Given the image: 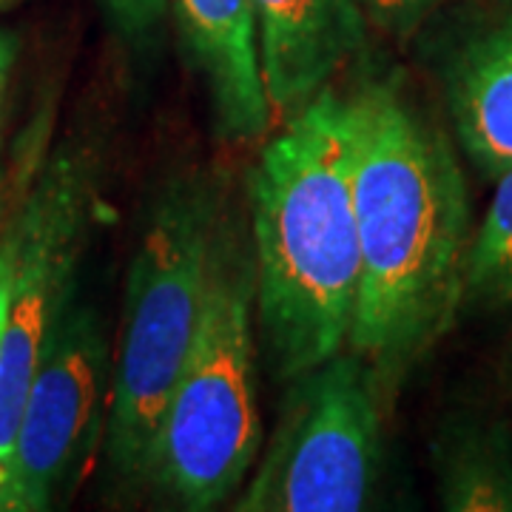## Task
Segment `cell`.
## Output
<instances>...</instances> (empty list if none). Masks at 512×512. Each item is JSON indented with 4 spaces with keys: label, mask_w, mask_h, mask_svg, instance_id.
Masks as SVG:
<instances>
[{
    "label": "cell",
    "mask_w": 512,
    "mask_h": 512,
    "mask_svg": "<svg viewBox=\"0 0 512 512\" xmlns=\"http://www.w3.org/2000/svg\"><path fill=\"white\" fill-rule=\"evenodd\" d=\"M15 55H18V40L12 32L0 29V117H3V97H6V83L15 66Z\"/></svg>",
    "instance_id": "obj_17"
},
{
    "label": "cell",
    "mask_w": 512,
    "mask_h": 512,
    "mask_svg": "<svg viewBox=\"0 0 512 512\" xmlns=\"http://www.w3.org/2000/svg\"><path fill=\"white\" fill-rule=\"evenodd\" d=\"M100 191V154L69 140L37 165L15 214V259L0 353V467L46 339L72 305Z\"/></svg>",
    "instance_id": "obj_6"
},
{
    "label": "cell",
    "mask_w": 512,
    "mask_h": 512,
    "mask_svg": "<svg viewBox=\"0 0 512 512\" xmlns=\"http://www.w3.org/2000/svg\"><path fill=\"white\" fill-rule=\"evenodd\" d=\"M239 512H359L382 473L384 404L365 362L339 350L288 379Z\"/></svg>",
    "instance_id": "obj_5"
},
{
    "label": "cell",
    "mask_w": 512,
    "mask_h": 512,
    "mask_svg": "<svg viewBox=\"0 0 512 512\" xmlns=\"http://www.w3.org/2000/svg\"><path fill=\"white\" fill-rule=\"evenodd\" d=\"M367 23L387 37L404 40L439 9L444 0H356Z\"/></svg>",
    "instance_id": "obj_13"
},
{
    "label": "cell",
    "mask_w": 512,
    "mask_h": 512,
    "mask_svg": "<svg viewBox=\"0 0 512 512\" xmlns=\"http://www.w3.org/2000/svg\"><path fill=\"white\" fill-rule=\"evenodd\" d=\"M256 328L279 379L348 348L359 299L348 97L325 92L285 120L251 180Z\"/></svg>",
    "instance_id": "obj_2"
},
{
    "label": "cell",
    "mask_w": 512,
    "mask_h": 512,
    "mask_svg": "<svg viewBox=\"0 0 512 512\" xmlns=\"http://www.w3.org/2000/svg\"><path fill=\"white\" fill-rule=\"evenodd\" d=\"M100 6L109 12L120 35L137 46L151 43L168 18V0H100Z\"/></svg>",
    "instance_id": "obj_14"
},
{
    "label": "cell",
    "mask_w": 512,
    "mask_h": 512,
    "mask_svg": "<svg viewBox=\"0 0 512 512\" xmlns=\"http://www.w3.org/2000/svg\"><path fill=\"white\" fill-rule=\"evenodd\" d=\"M18 214V208H15ZM15 214L0 237V353H3V328H6V305H9V279H12V259H15Z\"/></svg>",
    "instance_id": "obj_15"
},
{
    "label": "cell",
    "mask_w": 512,
    "mask_h": 512,
    "mask_svg": "<svg viewBox=\"0 0 512 512\" xmlns=\"http://www.w3.org/2000/svg\"><path fill=\"white\" fill-rule=\"evenodd\" d=\"M447 106L458 143L487 174L512 168V0L481 20L447 66Z\"/></svg>",
    "instance_id": "obj_10"
},
{
    "label": "cell",
    "mask_w": 512,
    "mask_h": 512,
    "mask_svg": "<svg viewBox=\"0 0 512 512\" xmlns=\"http://www.w3.org/2000/svg\"><path fill=\"white\" fill-rule=\"evenodd\" d=\"M220 211L217 188L200 174L174 177L131 259L103 427L109 464L128 484L146 481L165 404L197 339Z\"/></svg>",
    "instance_id": "obj_4"
},
{
    "label": "cell",
    "mask_w": 512,
    "mask_h": 512,
    "mask_svg": "<svg viewBox=\"0 0 512 512\" xmlns=\"http://www.w3.org/2000/svg\"><path fill=\"white\" fill-rule=\"evenodd\" d=\"M168 15L205 83L217 137L231 146L265 140L274 111L259 69L251 0H168Z\"/></svg>",
    "instance_id": "obj_9"
},
{
    "label": "cell",
    "mask_w": 512,
    "mask_h": 512,
    "mask_svg": "<svg viewBox=\"0 0 512 512\" xmlns=\"http://www.w3.org/2000/svg\"><path fill=\"white\" fill-rule=\"evenodd\" d=\"M111 387V350L103 319L72 305L46 339L20 407L12 450L0 467V512H40L92 450Z\"/></svg>",
    "instance_id": "obj_7"
},
{
    "label": "cell",
    "mask_w": 512,
    "mask_h": 512,
    "mask_svg": "<svg viewBox=\"0 0 512 512\" xmlns=\"http://www.w3.org/2000/svg\"><path fill=\"white\" fill-rule=\"evenodd\" d=\"M37 165V163H32ZM29 165V168H32ZM29 168H26V174H20V177H15V185H3L0 188V237H3V231H6V225H9V220H12V214H15V208L20 205V200H23V180L29 177Z\"/></svg>",
    "instance_id": "obj_16"
},
{
    "label": "cell",
    "mask_w": 512,
    "mask_h": 512,
    "mask_svg": "<svg viewBox=\"0 0 512 512\" xmlns=\"http://www.w3.org/2000/svg\"><path fill=\"white\" fill-rule=\"evenodd\" d=\"M251 6L274 120L305 109L367 46L370 23L356 0H251Z\"/></svg>",
    "instance_id": "obj_8"
},
{
    "label": "cell",
    "mask_w": 512,
    "mask_h": 512,
    "mask_svg": "<svg viewBox=\"0 0 512 512\" xmlns=\"http://www.w3.org/2000/svg\"><path fill=\"white\" fill-rule=\"evenodd\" d=\"M348 128L359 231L348 350L387 410L461 311L470 200L450 140L396 80L350 94Z\"/></svg>",
    "instance_id": "obj_1"
},
{
    "label": "cell",
    "mask_w": 512,
    "mask_h": 512,
    "mask_svg": "<svg viewBox=\"0 0 512 512\" xmlns=\"http://www.w3.org/2000/svg\"><path fill=\"white\" fill-rule=\"evenodd\" d=\"M441 507L512 512V433L495 419H461L433 447Z\"/></svg>",
    "instance_id": "obj_11"
},
{
    "label": "cell",
    "mask_w": 512,
    "mask_h": 512,
    "mask_svg": "<svg viewBox=\"0 0 512 512\" xmlns=\"http://www.w3.org/2000/svg\"><path fill=\"white\" fill-rule=\"evenodd\" d=\"M461 308L512 311V168L495 177V194L470 237Z\"/></svg>",
    "instance_id": "obj_12"
},
{
    "label": "cell",
    "mask_w": 512,
    "mask_h": 512,
    "mask_svg": "<svg viewBox=\"0 0 512 512\" xmlns=\"http://www.w3.org/2000/svg\"><path fill=\"white\" fill-rule=\"evenodd\" d=\"M15 0H0V9H6V6H12Z\"/></svg>",
    "instance_id": "obj_18"
},
{
    "label": "cell",
    "mask_w": 512,
    "mask_h": 512,
    "mask_svg": "<svg viewBox=\"0 0 512 512\" xmlns=\"http://www.w3.org/2000/svg\"><path fill=\"white\" fill-rule=\"evenodd\" d=\"M254 299V251L237 222L220 217L200 330L165 404L143 481L183 510H214L234 498L262 450Z\"/></svg>",
    "instance_id": "obj_3"
}]
</instances>
